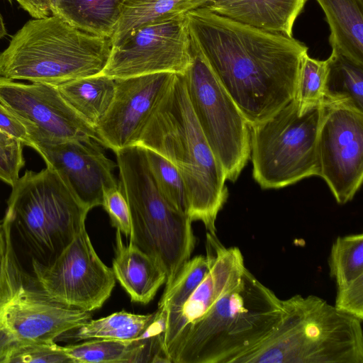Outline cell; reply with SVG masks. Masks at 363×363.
Segmentation results:
<instances>
[{"label":"cell","mask_w":363,"mask_h":363,"mask_svg":"<svg viewBox=\"0 0 363 363\" xmlns=\"http://www.w3.org/2000/svg\"><path fill=\"white\" fill-rule=\"evenodd\" d=\"M196 44L250 126L269 118L296 97L308 47L281 33L219 15L206 6L186 13Z\"/></svg>","instance_id":"6da1fadb"},{"label":"cell","mask_w":363,"mask_h":363,"mask_svg":"<svg viewBox=\"0 0 363 363\" xmlns=\"http://www.w3.org/2000/svg\"><path fill=\"white\" fill-rule=\"evenodd\" d=\"M282 300L247 268L164 350L172 363H239L277 328Z\"/></svg>","instance_id":"7a4b0ae2"},{"label":"cell","mask_w":363,"mask_h":363,"mask_svg":"<svg viewBox=\"0 0 363 363\" xmlns=\"http://www.w3.org/2000/svg\"><path fill=\"white\" fill-rule=\"evenodd\" d=\"M152 150L172 162L184 180L187 216L216 235V221L227 201L223 168L212 152L192 110L182 74H177L133 145Z\"/></svg>","instance_id":"3957f363"},{"label":"cell","mask_w":363,"mask_h":363,"mask_svg":"<svg viewBox=\"0 0 363 363\" xmlns=\"http://www.w3.org/2000/svg\"><path fill=\"white\" fill-rule=\"evenodd\" d=\"M282 307L275 330L239 363H363L362 321L314 295Z\"/></svg>","instance_id":"277c9868"},{"label":"cell","mask_w":363,"mask_h":363,"mask_svg":"<svg viewBox=\"0 0 363 363\" xmlns=\"http://www.w3.org/2000/svg\"><path fill=\"white\" fill-rule=\"evenodd\" d=\"M111 38L81 30L50 15L27 21L0 53V76L57 86L99 74Z\"/></svg>","instance_id":"5b68a950"},{"label":"cell","mask_w":363,"mask_h":363,"mask_svg":"<svg viewBox=\"0 0 363 363\" xmlns=\"http://www.w3.org/2000/svg\"><path fill=\"white\" fill-rule=\"evenodd\" d=\"M114 152L118 186L130 213L129 243L160 264L166 273L164 288H167L194 250L192 222L174 209L159 191L143 147L135 145Z\"/></svg>","instance_id":"8992f818"},{"label":"cell","mask_w":363,"mask_h":363,"mask_svg":"<svg viewBox=\"0 0 363 363\" xmlns=\"http://www.w3.org/2000/svg\"><path fill=\"white\" fill-rule=\"evenodd\" d=\"M11 188L4 217L32 258L44 264L52 262L85 227L90 210L48 166L38 172L26 170Z\"/></svg>","instance_id":"52a82bcc"},{"label":"cell","mask_w":363,"mask_h":363,"mask_svg":"<svg viewBox=\"0 0 363 363\" xmlns=\"http://www.w3.org/2000/svg\"><path fill=\"white\" fill-rule=\"evenodd\" d=\"M322 104L299 113L294 99L269 118L250 126L252 177L264 189L318 176L317 136Z\"/></svg>","instance_id":"ba28073f"},{"label":"cell","mask_w":363,"mask_h":363,"mask_svg":"<svg viewBox=\"0 0 363 363\" xmlns=\"http://www.w3.org/2000/svg\"><path fill=\"white\" fill-rule=\"evenodd\" d=\"M191 62L182 74L200 128L227 180L235 182L250 158V125L191 39Z\"/></svg>","instance_id":"9c48e42d"},{"label":"cell","mask_w":363,"mask_h":363,"mask_svg":"<svg viewBox=\"0 0 363 363\" xmlns=\"http://www.w3.org/2000/svg\"><path fill=\"white\" fill-rule=\"evenodd\" d=\"M37 286L55 300L92 312L102 307L116 284L112 269L96 252L83 228L52 262L32 258Z\"/></svg>","instance_id":"30bf717a"},{"label":"cell","mask_w":363,"mask_h":363,"mask_svg":"<svg viewBox=\"0 0 363 363\" xmlns=\"http://www.w3.org/2000/svg\"><path fill=\"white\" fill-rule=\"evenodd\" d=\"M191 62L186 13L177 14L147 23L112 46L99 74L114 79L160 72L183 74Z\"/></svg>","instance_id":"8fae6325"},{"label":"cell","mask_w":363,"mask_h":363,"mask_svg":"<svg viewBox=\"0 0 363 363\" xmlns=\"http://www.w3.org/2000/svg\"><path fill=\"white\" fill-rule=\"evenodd\" d=\"M322 106L318 176L342 205L354 198L363 180V111L343 105Z\"/></svg>","instance_id":"7c38bea8"},{"label":"cell","mask_w":363,"mask_h":363,"mask_svg":"<svg viewBox=\"0 0 363 363\" xmlns=\"http://www.w3.org/2000/svg\"><path fill=\"white\" fill-rule=\"evenodd\" d=\"M0 103L26 125L31 145L35 140L94 139L99 143L95 129L69 105L56 86L26 84L0 76Z\"/></svg>","instance_id":"4fadbf2b"},{"label":"cell","mask_w":363,"mask_h":363,"mask_svg":"<svg viewBox=\"0 0 363 363\" xmlns=\"http://www.w3.org/2000/svg\"><path fill=\"white\" fill-rule=\"evenodd\" d=\"M91 317L90 311L55 300L37 284H25L23 277L0 296V323L18 341L56 342Z\"/></svg>","instance_id":"5bb4252c"},{"label":"cell","mask_w":363,"mask_h":363,"mask_svg":"<svg viewBox=\"0 0 363 363\" xmlns=\"http://www.w3.org/2000/svg\"><path fill=\"white\" fill-rule=\"evenodd\" d=\"M176 75L160 72L115 79L113 101L95 128L99 143L113 152L133 145Z\"/></svg>","instance_id":"9a60e30c"},{"label":"cell","mask_w":363,"mask_h":363,"mask_svg":"<svg viewBox=\"0 0 363 363\" xmlns=\"http://www.w3.org/2000/svg\"><path fill=\"white\" fill-rule=\"evenodd\" d=\"M94 139L60 143L35 140L31 147L66 182L79 201L91 210L101 206L104 192L118 186L117 166Z\"/></svg>","instance_id":"2e32d148"},{"label":"cell","mask_w":363,"mask_h":363,"mask_svg":"<svg viewBox=\"0 0 363 363\" xmlns=\"http://www.w3.org/2000/svg\"><path fill=\"white\" fill-rule=\"evenodd\" d=\"M206 247L209 269L203 280L179 310L167 314L160 311L164 319L162 333L163 352L182 330L199 318L240 278L246 269L240 250L225 247L217 235L207 232Z\"/></svg>","instance_id":"e0dca14e"},{"label":"cell","mask_w":363,"mask_h":363,"mask_svg":"<svg viewBox=\"0 0 363 363\" xmlns=\"http://www.w3.org/2000/svg\"><path fill=\"white\" fill-rule=\"evenodd\" d=\"M112 270L130 300L144 305L154 298L167 279L160 264L135 246L130 243L125 245L118 230Z\"/></svg>","instance_id":"ac0fdd59"},{"label":"cell","mask_w":363,"mask_h":363,"mask_svg":"<svg viewBox=\"0 0 363 363\" xmlns=\"http://www.w3.org/2000/svg\"><path fill=\"white\" fill-rule=\"evenodd\" d=\"M308 0H229L210 3L211 11L272 33L292 37L294 23Z\"/></svg>","instance_id":"d6986e66"},{"label":"cell","mask_w":363,"mask_h":363,"mask_svg":"<svg viewBox=\"0 0 363 363\" xmlns=\"http://www.w3.org/2000/svg\"><path fill=\"white\" fill-rule=\"evenodd\" d=\"M74 363L165 362L161 334L131 340L91 339L62 346Z\"/></svg>","instance_id":"ffe728a7"},{"label":"cell","mask_w":363,"mask_h":363,"mask_svg":"<svg viewBox=\"0 0 363 363\" xmlns=\"http://www.w3.org/2000/svg\"><path fill=\"white\" fill-rule=\"evenodd\" d=\"M315 1L325 13L331 48L363 66V0Z\"/></svg>","instance_id":"44dd1931"},{"label":"cell","mask_w":363,"mask_h":363,"mask_svg":"<svg viewBox=\"0 0 363 363\" xmlns=\"http://www.w3.org/2000/svg\"><path fill=\"white\" fill-rule=\"evenodd\" d=\"M124 0H51V14L84 32L111 38Z\"/></svg>","instance_id":"7402d4cb"},{"label":"cell","mask_w":363,"mask_h":363,"mask_svg":"<svg viewBox=\"0 0 363 363\" xmlns=\"http://www.w3.org/2000/svg\"><path fill=\"white\" fill-rule=\"evenodd\" d=\"M57 87L77 113L95 129L113 101L115 79L97 74L74 79Z\"/></svg>","instance_id":"603a6c76"},{"label":"cell","mask_w":363,"mask_h":363,"mask_svg":"<svg viewBox=\"0 0 363 363\" xmlns=\"http://www.w3.org/2000/svg\"><path fill=\"white\" fill-rule=\"evenodd\" d=\"M211 0H124L121 17L111 38L112 46L140 27L169 16L206 6Z\"/></svg>","instance_id":"cb8c5ba5"},{"label":"cell","mask_w":363,"mask_h":363,"mask_svg":"<svg viewBox=\"0 0 363 363\" xmlns=\"http://www.w3.org/2000/svg\"><path fill=\"white\" fill-rule=\"evenodd\" d=\"M157 313V310L146 315L121 311L99 319L91 318L80 327L64 334L57 340H135L140 337L147 331L155 321Z\"/></svg>","instance_id":"d4e9b609"},{"label":"cell","mask_w":363,"mask_h":363,"mask_svg":"<svg viewBox=\"0 0 363 363\" xmlns=\"http://www.w3.org/2000/svg\"><path fill=\"white\" fill-rule=\"evenodd\" d=\"M323 104L343 105L363 111V66L332 48Z\"/></svg>","instance_id":"484cf974"},{"label":"cell","mask_w":363,"mask_h":363,"mask_svg":"<svg viewBox=\"0 0 363 363\" xmlns=\"http://www.w3.org/2000/svg\"><path fill=\"white\" fill-rule=\"evenodd\" d=\"M328 267L337 287L363 277V234L337 238L330 249Z\"/></svg>","instance_id":"4316f807"},{"label":"cell","mask_w":363,"mask_h":363,"mask_svg":"<svg viewBox=\"0 0 363 363\" xmlns=\"http://www.w3.org/2000/svg\"><path fill=\"white\" fill-rule=\"evenodd\" d=\"M208 269L207 256L198 255L189 259L172 283L164 288L157 309L164 314L179 310L203 280Z\"/></svg>","instance_id":"83f0119b"},{"label":"cell","mask_w":363,"mask_h":363,"mask_svg":"<svg viewBox=\"0 0 363 363\" xmlns=\"http://www.w3.org/2000/svg\"><path fill=\"white\" fill-rule=\"evenodd\" d=\"M144 149L150 170L159 191L174 209L187 216L186 190L179 172L163 156L152 150Z\"/></svg>","instance_id":"f1b7e54d"},{"label":"cell","mask_w":363,"mask_h":363,"mask_svg":"<svg viewBox=\"0 0 363 363\" xmlns=\"http://www.w3.org/2000/svg\"><path fill=\"white\" fill-rule=\"evenodd\" d=\"M328 69V58L320 60L308 53L303 57L295 97L300 113L323 104Z\"/></svg>","instance_id":"f546056e"},{"label":"cell","mask_w":363,"mask_h":363,"mask_svg":"<svg viewBox=\"0 0 363 363\" xmlns=\"http://www.w3.org/2000/svg\"><path fill=\"white\" fill-rule=\"evenodd\" d=\"M9 363H74L62 346L52 342H24Z\"/></svg>","instance_id":"4dcf8cb0"},{"label":"cell","mask_w":363,"mask_h":363,"mask_svg":"<svg viewBox=\"0 0 363 363\" xmlns=\"http://www.w3.org/2000/svg\"><path fill=\"white\" fill-rule=\"evenodd\" d=\"M23 143L0 130V180L13 186L25 166Z\"/></svg>","instance_id":"1f68e13d"},{"label":"cell","mask_w":363,"mask_h":363,"mask_svg":"<svg viewBox=\"0 0 363 363\" xmlns=\"http://www.w3.org/2000/svg\"><path fill=\"white\" fill-rule=\"evenodd\" d=\"M20 271L11 241V225L5 217L0 223V296L10 289Z\"/></svg>","instance_id":"d6a6232c"},{"label":"cell","mask_w":363,"mask_h":363,"mask_svg":"<svg viewBox=\"0 0 363 363\" xmlns=\"http://www.w3.org/2000/svg\"><path fill=\"white\" fill-rule=\"evenodd\" d=\"M101 206L108 213L111 225L125 237L131 234V219L127 201L118 186L111 188L104 194Z\"/></svg>","instance_id":"836d02e7"},{"label":"cell","mask_w":363,"mask_h":363,"mask_svg":"<svg viewBox=\"0 0 363 363\" xmlns=\"http://www.w3.org/2000/svg\"><path fill=\"white\" fill-rule=\"evenodd\" d=\"M334 306L363 321V277L337 287Z\"/></svg>","instance_id":"e575fe53"},{"label":"cell","mask_w":363,"mask_h":363,"mask_svg":"<svg viewBox=\"0 0 363 363\" xmlns=\"http://www.w3.org/2000/svg\"><path fill=\"white\" fill-rule=\"evenodd\" d=\"M0 130L31 146V138L26 125L6 106L0 103Z\"/></svg>","instance_id":"d590c367"},{"label":"cell","mask_w":363,"mask_h":363,"mask_svg":"<svg viewBox=\"0 0 363 363\" xmlns=\"http://www.w3.org/2000/svg\"><path fill=\"white\" fill-rule=\"evenodd\" d=\"M20 6L33 18H43L51 15V0H16Z\"/></svg>","instance_id":"8d00e7d4"},{"label":"cell","mask_w":363,"mask_h":363,"mask_svg":"<svg viewBox=\"0 0 363 363\" xmlns=\"http://www.w3.org/2000/svg\"><path fill=\"white\" fill-rule=\"evenodd\" d=\"M7 35V30L6 28L3 17L0 13V39L3 38Z\"/></svg>","instance_id":"74e56055"},{"label":"cell","mask_w":363,"mask_h":363,"mask_svg":"<svg viewBox=\"0 0 363 363\" xmlns=\"http://www.w3.org/2000/svg\"><path fill=\"white\" fill-rule=\"evenodd\" d=\"M229 1V0H211V1L208 4H210V3L222 2V1Z\"/></svg>","instance_id":"f35d334b"}]
</instances>
